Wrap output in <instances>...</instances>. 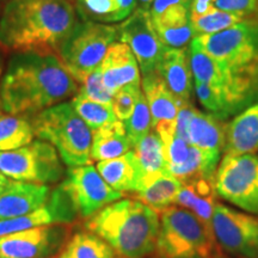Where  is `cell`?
Listing matches in <instances>:
<instances>
[{
	"label": "cell",
	"mask_w": 258,
	"mask_h": 258,
	"mask_svg": "<svg viewBox=\"0 0 258 258\" xmlns=\"http://www.w3.org/2000/svg\"><path fill=\"white\" fill-rule=\"evenodd\" d=\"M78 92V83L55 53L24 51L9 61L0 105L12 115L37 114Z\"/></svg>",
	"instance_id": "obj_1"
},
{
	"label": "cell",
	"mask_w": 258,
	"mask_h": 258,
	"mask_svg": "<svg viewBox=\"0 0 258 258\" xmlns=\"http://www.w3.org/2000/svg\"><path fill=\"white\" fill-rule=\"evenodd\" d=\"M213 8L258 19V0H213Z\"/></svg>",
	"instance_id": "obj_36"
},
{
	"label": "cell",
	"mask_w": 258,
	"mask_h": 258,
	"mask_svg": "<svg viewBox=\"0 0 258 258\" xmlns=\"http://www.w3.org/2000/svg\"><path fill=\"white\" fill-rule=\"evenodd\" d=\"M0 258H4V257H3V256H2V254H0Z\"/></svg>",
	"instance_id": "obj_42"
},
{
	"label": "cell",
	"mask_w": 258,
	"mask_h": 258,
	"mask_svg": "<svg viewBox=\"0 0 258 258\" xmlns=\"http://www.w3.org/2000/svg\"><path fill=\"white\" fill-rule=\"evenodd\" d=\"M125 133L129 139V143L132 145V148L138 143L140 139H143L145 135L148 134L152 128V117H151V111L148 108L147 101L145 98L144 92L141 91L139 97L137 106H135L133 114L128 120L123 121Z\"/></svg>",
	"instance_id": "obj_33"
},
{
	"label": "cell",
	"mask_w": 258,
	"mask_h": 258,
	"mask_svg": "<svg viewBox=\"0 0 258 258\" xmlns=\"http://www.w3.org/2000/svg\"><path fill=\"white\" fill-rule=\"evenodd\" d=\"M118 38L133 51L143 74L156 71L167 48L154 30L148 10L143 8L135 10L118 27Z\"/></svg>",
	"instance_id": "obj_12"
},
{
	"label": "cell",
	"mask_w": 258,
	"mask_h": 258,
	"mask_svg": "<svg viewBox=\"0 0 258 258\" xmlns=\"http://www.w3.org/2000/svg\"><path fill=\"white\" fill-rule=\"evenodd\" d=\"M77 83L80 84L79 95H82L86 98L92 99V101L103 103V104H111L112 102V93H110L108 89L105 88L102 80L101 70H96L93 72L86 74L82 78L77 79Z\"/></svg>",
	"instance_id": "obj_34"
},
{
	"label": "cell",
	"mask_w": 258,
	"mask_h": 258,
	"mask_svg": "<svg viewBox=\"0 0 258 258\" xmlns=\"http://www.w3.org/2000/svg\"><path fill=\"white\" fill-rule=\"evenodd\" d=\"M118 38V27L92 21L78 22L64 38L57 55L74 79L98 70L109 47Z\"/></svg>",
	"instance_id": "obj_7"
},
{
	"label": "cell",
	"mask_w": 258,
	"mask_h": 258,
	"mask_svg": "<svg viewBox=\"0 0 258 258\" xmlns=\"http://www.w3.org/2000/svg\"><path fill=\"white\" fill-rule=\"evenodd\" d=\"M215 190L225 201L258 217V156L225 154L215 172Z\"/></svg>",
	"instance_id": "obj_9"
},
{
	"label": "cell",
	"mask_w": 258,
	"mask_h": 258,
	"mask_svg": "<svg viewBox=\"0 0 258 258\" xmlns=\"http://www.w3.org/2000/svg\"><path fill=\"white\" fill-rule=\"evenodd\" d=\"M97 171L118 192H139L143 188V170L133 150L118 158L98 161Z\"/></svg>",
	"instance_id": "obj_22"
},
{
	"label": "cell",
	"mask_w": 258,
	"mask_h": 258,
	"mask_svg": "<svg viewBox=\"0 0 258 258\" xmlns=\"http://www.w3.org/2000/svg\"><path fill=\"white\" fill-rule=\"evenodd\" d=\"M156 72L180 105L189 103L192 83L189 54L185 48H166L157 64Z\"/></svg>",
	"instance_id": "obj_18"
},
{
	"label": "cell",
	"mask_w": 258,
	"mask_h": 258,
	"mask_svg": "<svg viewBox=\"0 0 258 258\" xmlns=\"http://www.w3.org/2000/svg\"><path fill=\"white\" fill-rule=\"evenodd\" d=\"M194 38L227 76V88L220 90L228 114L249 104L258 92V19Z\"/></svg>",
	"instance_id": "obj_3"
},
{
	"label": "cell",
	"mask_w": 258,
	"mask_h": 258,
	"mask_svg": "<svg viewBox=\"0 0 258 258\" xmlns=\"http://www.w3.org/2000/svg\"><path fill=\"white\" fill-rule=\"evenodd\" d=\"M61 185L83 218L93 217L105 206L122 198V192L112 189L92 165L70 167Z\"/></svg>",
	"instance_id": "obj_11"
},
{
	"label": "cell",
	"mask_w": 258,
	"mask_h": 258,
	"mask_svg": "<svg viewBox=\"0 0 258 258\" xmlns=\"http://www.w3.org/2000/svg\"><path fill=\"white\" fill-rule=\"evenodd\" d=\"M151 19L160 41L167 48H185L191 41L194 31L190 8L175 6Z\"/></svg>",
	"instance_id": "obj_23"
},
{
	"label": "cell",
	"mask_w": 258,
	"mask_h": 258,
	"mask_svg": "<svg viewBox=\"0 0 258 258\" xmlns=\"http://www.w3.org/2000/svg\"><path fill=\"white\" fill-rule=\"evenodd\" d=\"M213 238L194 213L169 207L161 214L156 251L159 258H209Z\"/></svg>",
	"instance_id": "obj_6"
},
{
	"label": "cell",
	"mask_w": 258,
	"mask_h": 258,
	"mask_svg": "<svg viewBox=\"0 0 258 258\" xmlns=\"http://www.w3.org/2000/svg\"><path fill=\"white\" fill-rule=\"evenodd\" d=\"M217 195L215 176L200 177V178L183 183L182 189L179 190L173 205L191 211L213 234L212 219L215 205H217L215 203Z\"/></svg>",
	"instance_id": "obj_20"
},
{
	"label": "cell",
	"mask_w": 258,
	"mask_h": 258,
	"mask_svg": "<svg viewBox=\"0 0 258 258\" xmlns=\"http://www.w3.org/2000/svg\"><path fill=\"white\" fill-rule=\"evenodd\" d=\"M182 186V182L178 178L170 173H164L146 188L137 192L138 199L154 211H164L175 203Z\"/></svg>",
	"instance_id": "obj_27"
},
{
	"label": "cell",
	"mask_w": 258,
	"mask_h": 258,
	"mask_svg": "<svg viewBox=\"0 0 258 258\" xmlns=\"http://www.w3.org/2000/svg\"><path fill=\"white\" fill-rule=\"evenodd\" d=\"M137 2L138 0H118L121 6V14L122 17H123V21L133 14L135 6H137Z\"/></svg>",
	"instance_id": "obj_38"
},
{
	"label": "cell",
	"mask_w": 258,
	"mask_h": 258,
	"mask_svg": "<svg viewBox=\"0 0 258 258\" xmlns=\"http://www.w3.org/2000/svg\"><path fill=\"white\" fill-rule=\"evenodd\" d=\"M249 19L250 18H246L243 15L224 11V10L215 8H212L203 15L195 16V17L190 16L194 36L215 34V32L226 30V29L243 23Z\"/></svg>",
	"instance_id": "obj_30"
},
{
	"label": "cell",
	"mask_w": 258,
	"mask_h": 258,
	"mask_svg": "<svg viewBox=\"0 0 258 258\" xmlns=\"http://www.w3.org/2000/svg\"><path fill=\"white\" fill-rule=\"evenodd\" d=\"M62 225H49L0 237L4 258H43L56 252L66 237Z\"/></svg>",
	"instance_id": "obj_13"
},
{
	"label": "cell",
	"mask_w": 258,
	"mask_h": 258,
	"mask_svg": "<svg viewBox=\"0 0 258 258\" xmlns=\"http://www.w3.org/2000/svg\"><path fill=\"white\" fill-rule=\"evenodd\" d=\"M192 0H154L148 8L151 17H156L163 14L164 11L169 10L175 6H184V8H190L191 6Z\"/></svg>",
	"instance_id": "obj_37"
},
{
	"label": "cell",
	"mask_w": 258,
	"mask_h": 258,
	"mask_svg": "<svg viewBox=\"0 0 258 258\" xmlns=\"http://www.w3.org/2000/svg\"><path fill=\"white\" fill-rule=\"evenodd\" d=\"M78 23L70 0H10L0 16V46L24 53H57Z\"/></svg>",
	"instance_id": "obj_2"
},
{
	"label": "cell",
	"mask_w": 258,
	"mask_h": 258,
	"mask_svg": "<svg viewBox=\"0 0 258 258\" xmlns=\"http://www.w3.org/2000/svg\"><path fill=\"white\" fill-rule=\"evenodd\" d=\"M88 230L124 258H143L156 250L160 220L157 211L138 200L105 206L91 217Z\"/></svg>",
	"instance_id": "obj_4"
},
{
	"label": "cell",
	"mask_w": 258,
	"mask_h": 258,
	"mask_svg": "<svg viewBox=\"0 0 258 258\" xmlns=\"http://www.w3.org/2000/svg\"><path fill=\"white\" fill-rule=\"evenodd\" d=\"M77 214L78 213L74 208L70 196L64 191L62 185H60L50 194V198L46 205L36 211L21 215V217L2 219L0 237L41 227V226L67 224V222L73 221Z\"/></svg>",
	"instance_id": "obj_14"
},
{
	"label": "cell",
	"mask_w": 258,
	"mask_h": 258,
	"mask_svg": "<svg viewBox=\"0 0 258 258\" xmlns=\"http://www.w3.org/2000/svg\"><path fill=\"white\" fill-rule=\"evenodd\" d=\"M71 104L92 132L117 121L111 104H103V103L92 101L79 93L73 97Z\"/></svg>",
	"instance_id": "obj_31"
},
{
	"label": "cell",
	"mask_w": 258,
	"mask_h": 258,
	"mask_svg": "<svg viewBox=\"0 0 258 258\" xmlns=\"http://www.w3.org/2000/svg\"><path fill=\"white\" fill-rule=\"evenodd\" d=\"M132 150L122 121H115L93 132L91 160L103 161L123 156Z\"/></svg>",
	"instance_id": "obj_25"
},
{
	"label": "cell",
	"mask_w": 258,
	"mask_h": 258,
	"mask_svg": "<svg viewBox=\"0 0 258 258\" xmlns=\"http://www.w3.org/2000/svg\"><path fill=\"white\" fill-rule=\"evenodd\" d=\"M59 153L49 143L32 141L14 151H0V171L18 182L53 183L63 175Z\"/></svg>",
	"instance_id": "obj_8"
},
{
	"label": "cell",
	"mask_w": 258,
	"mask_h": 258,
	"mask_svg": "<svg viewBox=\"0 0 258 258\" xmlns=\"http://www.w3.org/2000/svg\"><path fill=\"white\" fill-rule=\"evenodd\" d=\"M141 86L150 108L154 132L161 141L172 138L176 134V120L180 106L178 99L156 71L144 74Z\"/></svg>",
	"instance_id": "obj_15"
},
{
	"label": "cell",
	"mask_w": 258,
	"mask_h": 258,
	"mask_svg": "<svg viewBox=\"0 0 258 258\" xmlns=\"http://www.w3.org/2000/svg\"><path fill=\"white\" fill-rule=\"evenodd\" d=\"M50 198L46 184L14 180L0 195V220L21 217L44 206Z\"/></svg>",
	"instance_id": "obj_17"
},
{
	"label": "cell",
	"mask_w": 258,
	"mask_h": 258,
	"mask_svg": "<svg viewBox=\"0 0 258 258\" xmlns=\"http://www.w3.org/2000/svg\"><path fill=\"white\" fill-rule=\"evenodd\" d=\"M224 151L231 156L258 152V103L245 109L226 127Z\"/></svg>",
	"instance_id": "obj_21"
},
{
	"label": "cell",
	"mask_w": 258,
	"mask_h": 258,
	"mask_svg": "<svg viewBox=\"0 0 258 258\" xmlns=\"http://www.w3.org/2000/svg\"><path fill=\"white\" fill-rule=\"evenodd\" d=\"M190 69L195 82L207 84L215 89H226L228 78L217 61L194 38L190 44Z\"/></svg>",
	"instance_id": "obj_26"
},
{
	"label": "cell",
	"mask_w": 258,
	"mask_h": 258,
	"mask_svg": "<svg viewBox=\"0 0 258 258\" xmlns=\"http://www.w3.org/2000/svg\"><path fill=\"white\" fill-rule=\"evenodd\" d=\"M34 128L22 115L0 114V151H14L34 141Z\"/></svg>",
	"instance_id": "obj_29"
},
{
	"label": "cell",
	"mask_w": 258,
	"mask_h": 258,
	"mask_svg": "<svg viewBox=\"0 0 258 258\" xmlns=\"http://www.w3.org/2000/svg\"><path fill=\"white\" fill-rule=\"evenodd\" d=\"M34 133L47 141L69 167L90 165L93 132L72 104L59 103L37 112L31 121Z\"/></svg>",
	"instance_id": "obj_5"
},
{
	"label": "cell",
	"mask_w": 258,
	"mask_h": 258,
	"mask_svg": "<svg viewBox=\"0 0 258 258\" xmlns=\"http://www.w3.org/2000/svg\"><path fill=\"white\" fill-rule=\"evenodd\" d=\"M103 84L115 95L127 85H140V67L133 51L123 42H115L109 47L101 66Z\"/></svg>",
	"instance_id": "obj_16"
},
{
	"label": "cell",
	"mask_w": 258,
	"mask_h": 258,
	"mask_svg": "<svg viewBox=\"0 0 258 258\" xmlns=\"http://www.w3.org/2000/svg\"><path fill=\"white\" fill-rule=\"evenodd\" d=\"M78 12L85 21L97 23L123 21L118 0H78Z\"/></svg>",
	"instance_id": "obj_32"
},
{
	"label": "cell",
	"mask_w": 258,
	"mask_h": 258,
	"mask_svg": "<svg viewBox=\"0 0 258 258\" xmlns=\"http://www.w3.org/2000/svg\"><path fill=\"white\" fill-rule=\"evenodd\" d=\"M70 2H71V0H70Z\"/></svg>",
	"instance_id": "obj_43"
},
{
	"label": "cell",
	"mask_w": 258,
	"mask_h": 258,
	"mask_svg": "<svg viewBox=\"0 0 258 258\" xmlns=\"http://www.w3.org/2000/svg\"><path fill=\"white\" fill-rule=\"evenodd\" d=\"M154 2V0H139V3L141 4V8L145 9V10H148V8H150L151 4Z\"/></svg>",
	"instance_id": "obj_40"
},
{
	"label": "cell",
	"mask_w": 258,
	"mask_h": 258,
	"mask_svg": "<svg viewBox=\"0 0 258 258\" xmlns=\"http://www.w3.org/2000/svg\"><path fill=\"white\" fill-rule=\"evenodd\" d=\"M141 91H143L141 84L140 85H127L112 96L111 106L118 121L123 122L131 117L137 106Z\"/></svg>",
	"instance_id": "obj_35"
},
{
	"label": "cell",
	"mask_w": 258,
	"mask_h": 258,
	"mask_svg": "<svg viewBox=\"0 0 258 258\" xmlns=\"http://www.w3.org/2000/svg\"><path fill=\"white\" fill-rule=\"evenodd\" d=\"M213 235L226 251L243 258H258V217L217 203Z\"/></svg>",
	"instance_id": "obj_10"
},
{
	"label": "cell",
	"mask_w": 258,
	"mask_h": 258,
	"mask_svg": "<svg viewBox=\"0 0 258 258\" xmlns=\"http://www.w3.org/2000/svg\"><path fill=\"white\" fill-rule=\"evenodd\" d=\"M184 139L209 156L220 158L225 147L226 125L212 114H205L194 108L186 121Z\"/></svg>",
	"instance_id": "obj_19"
},
{
	"label": "cell",
	"mask_w": 258,
	"mask_h": 258,
	"mask_svg": "<svg viewBox=\"0 0 258 258\" xmlns=\"http://www.w3.org/2000/svg\"><path fill=\"white\" fill-rule=\"evenodd\" d=\"M3 73V56H2V51H0V76Z\"/></svg>",
	"instance_id": "obj_41"
},
{
	"label": "cell",
	"mask_w": 258,
	"mask_h": 258,
	"mask_svg": "<svg viewBox=\"0 0 258 258\" xmlns=\"http://www.w3.org/2000/svg\"><path fill=\"white\" fill-rule=\"evenodd\" d=\"M57 258H115V251L92 232H79L67 241Z\"/></svg>",
	"instance_id": "obj_28"
},
{
	"label": "cell",
	"mask_w": 258,
	"mask_h": 258,
	"mask_svg": "<svg viewBox=\"0 0 258 258\" xmlns=\"http://www.w3.org/2000/svg\"><path fill=\"white\" fill-rule=\"evenodd\" d=\"M133 152L143 170L144 177L141 190L146 188L159 176L169 173L164 145L156 132L151 131L143 139H140L134 145Z\"/></svg>",
	"instance_id": "obj_24"
},
{
	"label": "cell",
	"mask_w": 258,
	"mask_h": 258,
	"mask_svg": "<svg viewBox=\"0 0 258 258\" xmlns=\"http://www.w3.org/2000/svg\"><path fill=\"white\" fill-rule=\"evenodd\" d=\"M12 182H14V179L9 178L8 176H5L4 173L0 171V195H2V194L4 192L10 185H11Z\"/></svg>",
	"instance_id": "obj_39"
}]
</instances>
